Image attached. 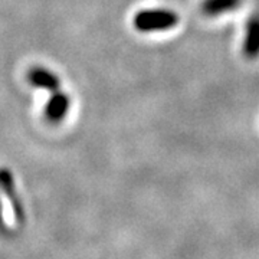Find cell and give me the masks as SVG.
I'll return each instance as SVG.
<instances>
[{
    "label": "cell",
    "instance_id": "obj_1",
    "mask_svg": "<svg viewBox=\"0 0 259 259\" xmlns=\"http://www.w3.org/2000/svg\"><path fill=\"white\" fill-rule=\"evenodd\" d=\"M179 23V15L168 9L140 10L133 18V25L139 32H164L170 30Z\"/></svg>",
    "mask_w": 259,
    "mask_h": 259
},
{
    "label": "cell",
    "instance_id": "obj_5",
    "mask_svg": "<svg viewBox=\"0 0 259 259\" xmlns=\"http://www.w3.org/2000/svg\"><path fill=\"white\" fill-rule=\"evenodd\" d=\"M243 0H203L202 12L209 18H214L228 12L238 10L242 6Z\"/></svg>",
    "mask_w": 259,
    "mask_h": 259
},
{
    "label": "cell",
    "instance_id": "obj_4",
    "mask_svg": "<svg viewBox=\"0 0 259 259\" xmlns=\"http://www.w3.org/2000/svg\"><path fill=\"white\" fill-rule=\"evenodd\" d=\"M242 52L248 59H256L259 56V15H252L245 28V37Z\"/></svg>",
    "mask_w": 259,
    "mask_h": 259
},
{
    "label": "cell",
    "instance_id": "obj_2",
    "mask_svg": "<svg viewBox=\"0 0 259 259\" xmlns=\"http://www.w3.org/2000/svg\"><path fill=\"white\" fill-rule=\"evenodd\" d=\"M69 108H71L69 95L58 90L55 93H52L51 98L48 100L47 105H45V117L49 122L58 124L66 117Z\"/></svg>",
    "mask_w": 259,
    "mask_h": 259
},
{
    "label": "cell",
    "instance_id": "obj_3",
    "mask_svg": "<svg viewBox=\"0 0 259 259\" xmlns=\"http://www.w3.org/2000/svg\"><path fill=\"white\" fill-rule=\"evenodd\" d=\"M28 81L32 87L45 90L49 93H55L61 90V79L59 76L52 72L51 69L44 66H33L28 72Z\"/></svg>",
    "mask_w": 259,
    "mask_h": 259
}]
</instances>
